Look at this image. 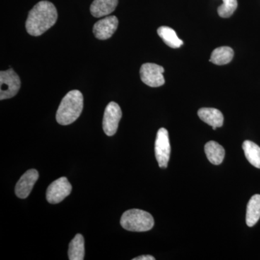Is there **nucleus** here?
Masks as SVG:
<instances>
[{
	"label": "nucleus",
	"mask_w": 260,
	"mask_h": 260,
	"mask_svg": "<svg viewBox=\"0 0 260 260\" xmlns=\"http://www.w3.org/2000/svg\"><path fill=\"white\" fill-rule=\"evenodd\" d=\"M159 37L161 38L164 43L173 49L179 48L184 44L182 40L178 37L175 30L170 27L161 26L158 29Z\"/></svg>",
	"instance_id": "16"
},
{
	"label": "nucleus",
	"mask_w": 260,
	"mask_h": 260,
	"mask_svg": "<svg viewBox=\"0 0 260 260\" xmlns=\"http://www.w3.org/2000/svg\"><path fill=\"white\" fill-rule=\"evenodd\" d=\"M164 68L153 63H145L140 68V78L147 85L153 88L162 86L165 83Z\"/></svg>",
	"instance_id": "6"
},
{
	"label": "nucleus",
	"mask_w": 260,
	"mask_h": 260,
	"mask_svg": "<svg viewBox=\"0 0 260 260\" xmlns=\"http://www.w3.org/2000/svg\"><path fill=\"white\" fill-rule=\"evenodd\" d=\"M83 96L78 90H71L63 98L56 119L61 125H68L78 119L83 112Z\"/></svg>",
	"instance_id": "2"
},
{
	"label": "nucleus",
	"mask_w": 260,
	"mask_h": 260,
	"mask_svg": "<svg viewBox=\"0 0 260 260\" xmlns=\"http://www.w3.org/2000/svg\"><path fill=\"white\" fill-rule=\"evenodd\" d=\"M119 25V20L116 16H109L102 19L95 23L93 34L98 39L107 40L112 37Z\"/></svg>",
	"instance_id": "10"
},
{
	"label": "nucleus",
	"mask_w": 260,
	"mask_h": 260,
	"mask_svg": "<svg viewBox=\"0 0 260 260\" xmlns=\"http://www.w3.org/2000/svg\"><path fill=\"white\" fill-rule=\"evenodd\" d=\"M260 218V194L251 197L246 208V222L248 226L252 227Z\"/></svg>",
	"instance_id": "13"
},
{
	"label": "nucleus",
	"mask_w": 260,
	"mask_h": 260,
	"mask_svg": "<svg viewBox=\"0 0 260 260\" xmlns=\"http://www.w3.org/2000/svg\"><path fill=\"white\" fill-rule=\"evenodd\" d=\"M55 6L49 1H41L30 12L25 28L30 35L39 37L49 30L57 20Z\"/></svg>",
	"instance_id": "1"
},
{
	"label": "nucleus",
	"mask_w": 260,
	"mask_h": 260,
	"mask_svg": "<svg viewBox=\"0 0 260 260\" xmlns=\"http://www.w3.org/2000/svg\"><path fill=\"white\" fill-rule=\"evenodd\" d=\"M68 256L70 260H83L85 256V241L80 234H76L70 243Z\"/></svg>",
	"instance_id": "15"
},
{
	"label": "nucleus",
	"mask_w": 260,
	"mask_h": 260,
	"mask_svg": "<svg viewBox=\"0 0 260 260\" xmlns=\"http://www.w3.org/2000/svg\"><path fill=\"white\" fill-rule=\"evenodd\" d=\"M243 150L248 161L254 167L260 169V148L256 143L246 140L242 145Z\"/></svg>",
	"instance_id": "18"
},
{
	"label": "nucleus",
	"mask_w": 260,
	"mask_h": 260,
	"mask_svg": "<svg viewBox=\"0 0 260 260\" xmlns=\"http://www.w3.org/2000/svg\"><path fill=\"white\" fill-rule=\"evenodd\" d=\"M71 184L66 177H61L53 181L47 191V200L50 204H58L71 193Z\"/></svg>",
	"instance_id": "7"
},
{
	"label": "nucleus",
	"mask_w": 260,
	"mask_h": 260,
	"mask_svg": "<svg viewBox=\"0 0 260 260\" xmlns=\"http://www.w3.org/2000/svg\"><path fill=\"white\" fill-rule=\"evenodd\" d=\"M234 52L232 48L221 47L216 48L212 52L210 61L217 65L229 64L234 58Z\"/></svg>",
	"instance_id": "17"
},
{
	"label": "nucleus",
	"mask_w": 260,
	"mask_h": 260,
	"mask_svg": "<svg viewBox=\"0 0 260 260\" xmlns=\"http://www.w3.org/2000/svg\"><path fill=\"white\" fill-rule=\"evenodd\" d=\"M205 152L209 161L213 165H220L225 157V150L217 142L210 141L205 145Z\"/></svg>",
	"instance_id": "14"
},
{
	"label": "nucleus",
	"mask_w": 260,
	"mask_h": 260,
	"mask_svg": "<svg viewBox=\"0 0 260 260\" xmlns=\"http://www.w3.org/2000/svg\"><path fill=\"white\" fill-rule=\"evenodd\" d=\"M119 0H94L90 5V13L95 18L111 14L116 9Z\"/></svg>",
	"instance_id": "12"
},
{
	"label": "nucleus",
	"mask_w": 260,
	"mask_h": 260,
	"mask_svg": "<svg viewBox=\"0 0 260 260\" xmlns=\"http://www.w3.org/2000/svg\"><path fill=\"white\" fill-rule=\"evenodd\" d=\"M198 116L201 120L211 126L214 130L223 126L224 117L218 109L214 108H202L198 111Z\"/></svg>",
	"instance_id": "11"
},
{
	"label": "nucleus",
	"mask_w": 260,
	"mask_h": 260,
	"mask_svg": "<svg viewBox=\"0 0 260 260\" xmlns=\"http://www.w3.org/2000/svg\"><path fill=\"white\" fill-rule=\"evenodd\" d=\"M120 223L123 229L129 232H145L153 229L154 219L148 212L132 209L123 213Z\"/></svg>",
	"instance_id": "3"
},
{
	"label": "nucleus",
	"mask_w": 260,
	"mask_h": 260,
	"mask_svg": "<svg viewBox=\"0 0 260 260\" xmlns=\"http://www.w3.org/2000/svg\"><path fill=\"white\" fill-rule=\"evenodd\" d=\"M39 174L36 169H30L20 177L15 186V194L20 199H25L31 192Z\"/></svg>",
	"instance_id": "9"
},
{
	"label": "nucleus",
	"mask_w": 260,
	"mask_h": 260,
	"mask_svg": "<svg viewBox=\"0 0 260 260\" xmlns=\"http://www.w3.org/2000/svg\"><path fill=\"white\" fill-rule=\"evenodd\" d=\"M20 80L13 69L0 73V100L11 99L20 88Z\"/></svg>",
	"instance_id": "4"
},
{
	"label": "nucleus",
	"mask_w": 260,
	"mask_h": 260,
	"mask_svg": "<svg viewBox=\"0 0 260 260\" xmlns=\"http://www.w3.org/2000/svg\"><path fill=\"white\" fill-rule=\"evenodd\" d=\"M223 5L218 8L219 16L228 18L234 14L238 6L237 0H222Z\"/></svg>",
	"instance_id": "19"
},
{
	"label": "nucleus",
	"mask_w": 260,
	"mask_h": 260,
	"mask_svg": "<svg viewBox=\"0 0 260 260\" xmlns=\"http://www.w3.org/2000/svg\"><path fill=\"white\" fill-rule=\"evenodd\" d=\"M122 116L121 108L115 102H110L106 107L103 119V129L108 136H113L117 131Z\"/></svg>",
	"instance_id": "8"
},
{
	"label": "nucleus",
	"mask_w": 260,
	"mask_h": 260,
	"mask_svg": "<svg viewBox=\"0 0 260 260\" xmlns=\"http://www.w3.org/2000/svg\"><path fill=\"white\" fill-rule=\"evenodd\" d=\"M155 158L159 167L165 169L167 167L171 155V145L169 133L165 128H160L157 133L155 143Z\"/></svg>",
	"instance_id": "5"
},
{
	"label": "nucleus",
	"mask_w": 260,
	"mask_h": 260,
	"mask_svg": "<svg viewBox=\"0 0 260 260\" xmlns=\"http://www.w3.org/2000/svg\"><path fill=\"white\" fill-rule=\"evenodd\" d=\"M155 258L151 255H142L135 257L133 260H155Z\"/></svg>",
	"instance_id": "20"
}]
</instances>
